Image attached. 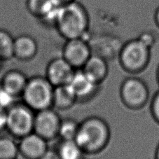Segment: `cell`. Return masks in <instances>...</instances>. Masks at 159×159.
<instances>
[{
	"mask_svg": "<svg viewBox=\"0 0 159 159\" xmlns=\"http://www.w3.org/2000/svg\"><path fill=\"white\" fill-rule=\"evenodd\" d=\"M55 24L67 40L82 38L89 28V16L84 5L75 0L60 7Z\"/></svg>",
	"mask_w": 159,
	"mask_h": 159,
	"instance_id": "cell-1",
	"label": "cell"
},
{
	"mask_svg": "<svg viewBox=\"0 0 159 159\" xmlns=\"http://www.w3.org/2000/svg\"><path fill=\"white\" fill-rule=\"evenodd\" d=\"M109 129L105 121L90 117L79 124L75 140L84 153H97L106 147L109 139Z\"/></svg>",
	"mask_w": 159,
	"mask_h": 159,
	"instance_id": "cell-2",
	"label": "cell"
},
{
	"mask_svg": "<svg viewBox=\"0 0 159 159\" xmlns=\"http://www.w3.org/2000/svg\"><path fill=\"white\" fill-rule=\"evenodd\" d=\"M53 88L46 78L33 77L28 79L22 97L25 105L32 110L48 109L53 105Z\"/></svg>",
	"mask_w": 159,
	"mask_h": 159,
	"instance_id": "cell-3",
	"label": "cell"
},
{
	"mask_svg": "<svg viewBox=\"0 0 159 159\" xmlns=\"http://www.w3.org/2000/svg\"><path fill=\"white\" fill-rule=\"evenodd\" d=\"M34 115L26 105H14L7 109V128L16 137L22 138L34 132Z\"/></svg>",
	"mask_w": 159,
	"mask_h": 159,
	"instance_id": "cell-4",
	"label": "cell"
},
{
	"mask_svg": "<svg viewBox=\"0 0 159 159\" xmlns=\"http://www.w3.org/2000/svg\"><path fill=\"white\" fill-rule=\"evenodd\" d=\"M149 57V45L142 39L128 42L120 53L123 67L130 72H139L143 69L147 64Z\"/></svg>",
	"mask_w": 159,
	"mask_h": 159,
	"instance_id": "cell-5",
	"label": "cell"
},
{
	"mask_svg": "<svg viewBox=\"0 0 159 159\" xmlns=\"http://www.w3.org/2000/svg\"><path fill=\"white\" fill-rule=\"evenodd\" d=\"M61 121L59 115L50 108L37 111L34 116V133L46 141L51 140L58 136Z\"/></svg>",
	"mask_w": 159,
	"mask_h": 159,
	"instance_id": "cell-6",
	"label": "cell"
},
{
	"mask_svg": "<svg viewBox=\"0 0 159 159\" xmlns=\"http://www.w3.org/2000/svg\"><path fill=\"white\" fill-rule=\"evenodd\" d=\"M122 100L130 107H140L146 103L149 92L143 81L137 78L127 79L120 89Z\"/></svg>",
	"mask_w": 159,
	"mask_h": 159,
	"instance_id": "cell-7",
	"label": "cell"
},
{
	"mask_svg": "<svg viewBox=\"0 0 159 159\" xmlns=\"http://www.w3.org/2000/svg\"><path fill=\"white\" fill-rule=\"evenodd\" d=\"M90 56L89 45L82 38H78L67 40L62 57L75 69L83 67Z\"/></svg>",
	"mask_w": 159,
	"mask_h": 159,
	"instance_id": "cell-8",
	"label": "cell"
},
{
	"mask_svg": "<svg viewBox=\"0 0 159 159\" xmlns=\"http://www.w3.org/2000/svg\"><path fill=\"white\" fill-rule=\"evenodd\" d=\"M75 72V68L63 57H59L49 63L46 72V79L53 87L64 86L70 83Z\"/></svg>",
	"mask_w": 159,
	"mask_h": 159,
	"instance_id": "cell-9",
	"label": "cell"
},
{
	"mask_svg": "<svg viewBox=\"0 0 159 159\" xmlns=\"http://www.w3.org/2000/svg\"><path fill=\"white\" fill-rule=\"evenodd\" d=\"M18 149L25 159H40L48 149L47 141L33 132L21 138Z\"/></svg>",
	"mask_w": 159,
	"mask_h": 159,
	"instance_id": "cell-10",
	"label": "cell"
},
{
	"mask_svg": "<svg viewBox=\"0 0 159 159\" xmlns=\"http://www.w3.org/2000/svg\"><path fill=\"white\" fill-rule=\"evenodd\" d=\"M77 99H84L94 94L98 84L88 76L83 70L75 72L69 84Z\"/></svg>",
	"mask_w": 159,
	"mask_h": 159,
	"instance_id": "cell-11",
	"label": "cell"
},
{
	"mask_svg": "<svg viewBox=\"0 0 159 159\" xmlns=\"http://www.w3.org/2000/svg\"><path fill=\"white\" fill-rule=\"evenodd\" d=\"M38 46L34 38L23 34L14 39L13 55L21 61H28L36 56Z\"/></svg>",
	"mask_w": 159,
	"mask_h": 159,
	"instance_id": "cell-12",
	"label": "cell"
},
{
	"mask_svg": "<svg viewBox=\"0 0 159 159\" xmlns=\"http://www.w3.org/2000/svg\"><path fill=\"white\" fill-rule=\"evenodd\" d=\"M28 79L23 72L17 70L9 71L2 79L1 86L17 98L23 95Z\"/></svg>",
	"mask_w": 159,
	"mask_h": 159,
	"instance_id": "cell-13",
	"label": "cell"
},
{
	"mask_svg": "<svg viewBox=\"0 0 159 159\" xmlns=\"http://www.w3.org/2000/svg\"><path fill=\"white\" fill-rule=\"evenodd\" d=\"M82 70L99 85L106 78L108 68L105 60L100 56L91 55L82 67Z\"/></svg>",
	"mask_w": 159,
	"mask_h": 159,
	"instance_id": "cell-14",
	"label": "cell"
},
{
	"mask_svg": "<svg viewBox=\"0 0 159 159\" xmlns=\"http://www.w3.org/2000/svg\"><path fill=\"white\" fill-rule=\"evenodd\" d=\"M77 100L69 84L54 87L53 105L59 109H67L74 105Z\"/></svg>",
	"mask_w": 159,
	"mask_h": 159,
	"instance_id": "cell-15",
	"label": "cell"
},
{
	"mask_svg": "<svg viewBox=\"0 0 159 159\" xmlns=\"http://www.w3.org/2000/svg\"><path fill=\"white\" fill-rule=\"evenodd\" d=\"M57 151L60 159H83L84 154L75 140H62Z\"/></svg>",
	"mask_w": 159,
	"mask_h": 159,
	"instance_id": "cell-16",
	"label": "cell"
},
{
	"mask_svg": "<svg viewBox=\"0 0 159 159\" xmlns=\"http://www.w3.org/2000/svg\"><path fill=\"white\" fill-rule=\"evenodd\" d=\"M14 39L6 30L0 29V61H7L14 57Z\"/></svg>",
	"mask_w": 159,
	"mask_h": 159,
	"instance_id": "cell-17",
	"label": "cell"
},
{
	"mask_svg": "<svg viewBox=\"0 0 159 159\" xmlns=\"http://www.w3.org/2000/svg\"><path fill=\"white\" fill-rule=\"evenodd\" d=\"M18 154V145L13 139L0 138V159H16Z\"/></svg>",
	"mask_w": 159,
	"mask_h": 159,
	"instance_id": "cell-18",
	"label": "cell"
},
{
	"mask_svg": "<svg viewBox=\"0 0 159 159\" xmlns=\"http://www.w3.org/2000/svg\"><path fill=\"white\" fill-rule=\"evenodd\" d=\"M79 124L72 119L62 120L60 126L58 136L62 140H75L79 130Z\"/></svg>",
	"mask_w": 159,
	"mask_h": 159,
	"instance_id": "cell-19",
	"label": "cell"
},
{
	"mask_svg": "<svg viewBox=\"0 0 159 159\" xmlns=\"http://www.w3.org/2000/svg\"><path fill=\"white\" fill-rule=\"evenodd\" d=\"M16 97L0 86V107L9 109L11 107L15 105Z\"/></svg>",
	"mask_w": 159,
	"mask_h": 159,
	"instance_id": "cell-20",
	"label": "cell"
},
{
	"mask_svg": "<svg viewBox=\"0 0 159 159\" xmlns=\"http://www.w3.org/2000/svg\"><path fill=\"white\" fill-rule=\"evenodd\" d=\"M152 111L153 116L159 123V92L155 95L152 101Z\"/></svg>",
	"mask_w": 159,
	"mask_h": 159,
	"instance_id": "cell-21",
	"label": "cell"
},
{
	"mask_svg": "<svg viewBox=\"0 0 159 159\" xmlns=\"http://www.w3.org/2000/svg\"><path fill=\"white\" fill-rule=\"evenodd\" d=\"M7 110L0 107V131L7 128Z\"/></svg>",
	"mask_w": 159,
	"mask_h": 159,
	"instance_id": "cell-22",
	"label": "cell"
},
{
	"mask_svg": "<svg viewBox=\"0 0 159 159\" xmlns=\"http://www.w3.org/2000/svg\"><path fill=\"white\" fill-rule=\"evenodd\" d=\"M40 159H60L57 151L47 149Z\"/></svg>",
	"mask_w": 159,
	"mask_h": 159,
	"instance_id": "cell-23",
	"label": "cell"
},
{
	"mask_svg": "<svg viewBox=\"0 0 159 159\" xmlns=\"http://www.w3.org/2000/svg\"><path fill=\"white\" fill-rule=\"evenodd\" d=\"M51 1L58 6H62V5L69 4L70 2L75 1V0H51Z\"/></svg>",
	"mask_w": 159,
	"mask_h": 159,
	"instance_id": "cell-24",
	"label": "cell"
},
{
	"mask_svg": "<svg viewBox=\"0 0 159 159\" xmlns=\"http://www.w3.org/2000/svg\"><path fill=\"white\" fill-rule=\"evenodd\" d=\"M154 20L156 22V25L159 27V7L156 10L155 14H154Z\"/></svg>",
	"mask_w": 159,
	"mask_h": 159,
	"instance_id": "cell-25",
	"label": "cell"
},
{
	"mask_svg": "<svg viewBox=\"0 0 159 159\" xmlns=\"http://www.w3.org/2000/svg\"><path fill=\"white\" fill-rule=\"evenodd\" d=\"M155 158H156V159H159V145L157 148V150H156Z\"/></svg>",
	"mask_w": 159,
	"mask_h": 159,
	"instance_id": "cell-26",
	"label": "cell"
},
{
	"mask_svg": "<svg viewBox=\"0 0 159 159\" xmlns=\"http://www.w3.org/2000/svg\"><path fill=\"white\" fill-rule=\"evenodd\" d=\"M158 80H159V70H158Z\"/></svg>",
	"mask_w": 159,
	"mask_h": 159,
	"instance_id": "cell-27",
	"label": "cell"
},
{
	"mask_svg": "<svg viewBox=\"0 0 159 159\" xmlns=\"http://www.w3.org/2000/svg\"><path fill=\"white\" fill-rule=\"evenodd\" d=\"M0 62H1V61H0Z\"/></svg>",
	"mask_w": 159,
	"mask_h": 159,
	"instance_id": "cell-28",
	"label": "cell"
}]
</instances>
